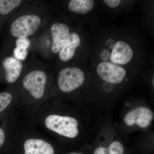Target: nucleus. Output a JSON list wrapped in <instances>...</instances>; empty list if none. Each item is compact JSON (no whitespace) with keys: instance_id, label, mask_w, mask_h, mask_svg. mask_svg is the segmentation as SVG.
I'll use <instances>...</instances> for the list:
<instances>
[{"instance_id":"nucleus-15","label":"nucleus","mask_w":154,"mask_h":154,"mask_svg":"<svg viewBox=\"0 0 154 154\" xmlns=\"http://www.w3.org/2000/svg\"><path fill=\"white\" fill-rule=\"evenodd\" d=\"M0 122V150H1L6 147L9 146L11 124L7 119Z\"/></svg>"},{"instance_id":"nucleus-3","label":"nucleus","mask_w":154,"mask_h":154,"mask_svg":"<svg viewBox=\"0 0 154 154\" xmlns=\"http://www.w3.org/2000/svg\"><path fill=\"white\" fill-rule=\"evenodd\" d=\"M53 13V8L48 2L25 1L6 22L2 33L13 38H31L46 27Z\"/></svg>"},{"instance_id":"nucleus-2","label":"nucleus","mask_w":154,"mask_h":154,"mask_svg":"<svg viewBox=\"0 0 154 154\" xmlns=\"http://www.w3.org/2000/svg\"><path fill=\"white\" fill-rule=\"evenodd\" d=\"M33 53L25 62L16 85L18 95L16 108L28 115L38 111L48 102L54 80L51 64L39 59Z\"/></svg>"},{"instance_id":"nucleus-8","label":"nucleus","mask_w":154,"mask_h":154,"mask_svg":"<svg viewBox=\"0 0 154 154\" xmlns=\"http://www.w3.org/2000/svg\"><path fill=\"white\" fill-rule=\"evenodd\" d=\"M74 24L55 15L46 26L51 42L50 63L52 66L58 54L66 44Z\"/></svg>"},{"instance_id":"nucleus-1","label":"nucleus","mask_w":154,"mask_h":154,"mask_svg":"<svg viewBox=\"0 0 154 154\" xmlns=\"http://www.w3.org/2000/svg\"><path fill=\"white\" fill-rule=\"evenodd\" d=\"M95 25L87 63L91 75L102 82V91L110 94L148 67L149 51L134 28Z\"/></svg>"},{"instance_id":"nucleus-6","label":"nucleus","mask_w":154,"mask_h":154,"mask_svg":"<svg viewBox=\"0 0 154 154\" xmlns=\"http://www.w3.org/2000/svg\"><path fill=\"white\" fill-rule=\"evenodd\" d=\"M17 118L11 128L9 145L20 146L23 154H55L49 139L38 133L29 122H22Z\"/></svg>"},{"instance_id":"nucleus-17","label":"nucleus","mask_w":154,"mask_h":154,"mask_svg":"<svg viewBox=\"0 0 154 154\" xmlns=\"http://www.w3.org/2000/svg\"><path fill=\"white\" fill-rule=\"evenodd\" d=\"M2 32H1V30H0V36H1V35H2Z\"/></svg>"},{"instance_id":"nucleus-14","label":"nucleus","mask_w":154,"mask_h":154,"mask_svg":"<svg viewBox=\"0 0 154 154\" xmlns=\"http://www.w3.org/2000/svg\"><path fill=\"white\" fill-rule=\"evenodd\" d=\"M154 1L152 0H146L140 2L143 26L153 35L154 33Z\"/></svg>"},{"instance_id":"nucleus-4","label":"nucleus","mask_w":154,"mask_h":154,"mask_svg":"<svg viewBox=\"0 0 154 154\" xmlns=\"http://www.w3.org/2000/svg\"><path fill=\"white\" fill-rule=\"evenodd\" d=\"M92 41V34L85 26L74 25L69 40L52 64L54 69L87 63Z\"/></svg>"},{"instance_id":"nucleus-11","label":"nucleus","mask_w":154,"mask_h":154,"mask_svg":"<svg viewBox=\"0 0 154 154\" xmlns=\"http://www.w3.org/2000/svg\"><path fill=\"white\" fill-rule=\"evenodd\" d=\"M18 95L15 86L6 87L0 91V121L13 110L17 109Z\"/></svg>"},{"instance_id":"nucleus-9","label":"nucleus","mask_w":154,"mask_h":154,"mask_svg":"<svg viewBox=\"0 0 154 154\" xmlns=\"http://www.w3.org/2000/svg\"><path fill=\"white\" fill-rule=\"evenodd\" d=\"M25 65L11 55L0 54V85L16 87Z\"/></svg>"},{"instance_id":"nucleus-5","label":"nucleus","mask_w":154,"mask_h":154,"mask_svg":"<svg viewBox=\"0 0 154 154\" xmlns=\"http://www.w3.org/2000/svg\"><path fill=\"white\" fill-rule=\"evenodd\" d=\"M51 3L58 17L74 24L85 26L98 24L101 10L97 0H64Z\"/></svg>"},{"instance_id":"nucleus-10","label":"nucleus","mask_w":154,"mask_h":154,"mask_svg":"<svg viewBox=\"0 0 154 154\" xmlns=\"http://www.w3.org/2000/svg\"><path fill=\"white\" fill-rule=\"evenodd\" d=\"M154 118L153 113L149 108L140 107L134 108L125 116L124 122L128 126L134 124L142 128L148 127Z\"/></svg>"},{"instance_id":"nucleus-13","label":"nucleus","mask_w":154,"mask_h":154,"mask_svg":"<svg viewBox=\"0 0 154 154\" xmlns=\"http://www.w3.org/2000/svg\"><path fill=\"white\" fill-rule=\"evenodd\" d=\"M25 2L24 0H0V30L2 33L6 22Z\"/></svg>"},{"instance_id":"nucleus-7","label":"nucleus","mask_w":154,"mask_h":154,"mask_svg":"<svg viewBox=\"0 0 154 154\" xmlns=\"http://www.w3.org/2000/svg\"><path fill=\"white\" fill-rule=\"evenodd\" d=\"M92 76L87 63L54 69V80L49 100L60 96H71L85 86Z\"/></svg>"},{"instance_id":"nucleus-12","label":"nucleus","mask_w":154,"mask_h":154,"mask_svg":"<svg viewBox=\"0 0 154 154\" xmlns=\"http://www.w3.org/2000/svg\"><path fill=\"white\" fill-rule=\"evenodd\" d=\"M101 8L108 12L110 15L117 16L132 11L137 0H99Z\"/></svg>"},{"instance_id":"nucleus-16","label":"nucleus","mask_w":154,"mask_h":154,"mask_svg":"<svg viewBox=\"0 0 154 154\" xmlns=\"http://www.w3.org/2000/svg\"><path fill=\"white\" fill-rule=\"evenodd\" d=\"M123 152L122 145L119 142L114 141L110 144L108 148L100 147L96 149L94 154H123Z\"/></svg>"}]
</instances>
